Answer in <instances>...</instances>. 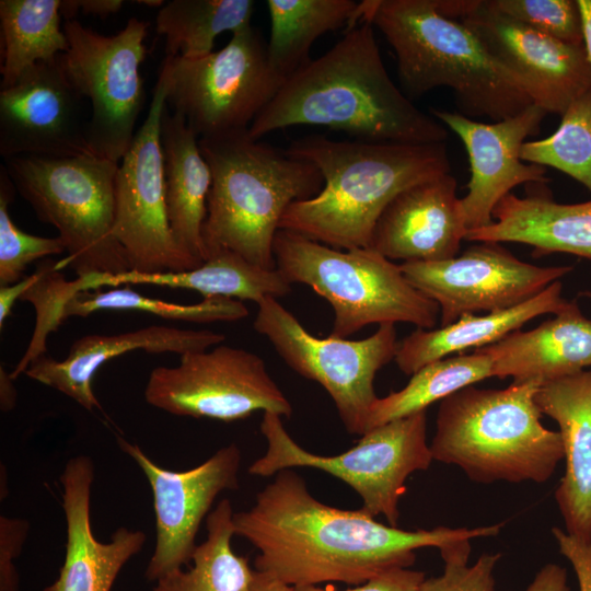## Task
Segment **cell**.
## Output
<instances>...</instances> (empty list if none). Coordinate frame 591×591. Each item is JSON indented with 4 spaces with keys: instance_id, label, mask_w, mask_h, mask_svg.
Here are the masks:
<instances>
[{
    "instance_id": "6da1fadb",
    "label": "cell",
    "mask_w": 591,
    "mask_h": 591,
    "mask_svg": "<svg viewBox=\"0 0 591 591\" xmlns=\"http://www.w3.org/2000/svg\"><path fill=\"white\" fill-rule=\"evenodd\" d=\"M233 525L235 535L259 552L255 570L298 587L327 581L359 586L389 568H408L418 548L437 547L441 556L470 552L472 538L497 535L502 524L402 530L361 509L318 501L288 468L257 494L251 509L234 512Z\"/></svg>"
},
{
    "instance_id": "7a4b0ae2",
    "label": "cell",
    "mask_w": 591,
    "mask_h": 591,
    "mask_svg": "<svg viewBox=\"0 0 591 591\" xmlns=\"http://www.w3.org/2000/svg\"><path fill=\"white\" fill-rule=\"evenodd\" d=\"M311 125L361 141L438 143L448 130L391 80L366 21L347 28L328 51L288 78L247 129L259 140L274 130Z\"/></svg>"
},
{
    "instance_id": "3957f363",
    "label": "cell",
    "mask_w": 591,
    "mask_h": 591,
    "mask_svg": "<svg viewBox=\"0 0 591 591\" xmlns=\"http://www.w3.org/2000/svg\"><path fill=\"white\" fill-rule=\"evenodd\" d=\"M286 152L314 164L324 184L315 196L291 204L279 229L338 250L369 247L378 219L397 194L450 173L444 142L336 141L313 135L294 140Z\"/></svg>"
},
{
    "instance_id": "277c9868",
    "label": "cell",
    "mask_w": 591,
    "mask_h": 591,
    "mask_svg": "<svg viewBox=\"0 0 591 591\" xmlns=\"http://www.w3.org/2000/svg\"><path fill=\"white\" fill-rule=\"evenodd\" d=\"M356 20L369 22L385 36L406 95L448 86L459 114L494 123L533 104L477 36L442 12L439 0H364L358 4Z\"/></svg>"
},
{
    "instance_id": "5b68a950",
    "label": "cell",
    "mask_w": 591,
    "mask_h": 591,
    "mask_svg": "<svg viewBox=\"0 0 591 591\" xmlns=\"http://www.w3.org/2000/svg\"><path fill=\"white\" fill-rule=\"evenodd\" d=\"M198 142L212 175L202 227L207 257L228 250L257 267L276 269L274 241L280 220L291 204L320 193L321 172L252 139L247 130Z\"/></svg>"
},
{
    "instance_id": "8992f818",
    "label": "cell",
    "mask_w": 591,
    "mask_h": 591,
    "mask_svg": "<svg viewBox=\"0 0 591 591\" xmlns=\"http://www.w3.org/2000/svg\"><path fill=\"white\" fill-rule=\"evenodd\" d=\"M537 380L501 390L467 386L441 401L430 443L433 460L477 483H544L564 459L559 431L545 428Z\"/></svg>"
},
{
    "instance_id": "52a82bcc",
    "label": "cell",
    "mask_w": 591,
    "mask_h": 591,
    "mask_svg": "<svg viewBox=\"0 0 591 591\" xmlns=\"http://www.w3.org/2000/svg\"><path fill=\"white\" fill-rule=\"evenodd\" d=\"M274 257L291 285H306L331 303L334 337L370 324L409 323L425 329L437 324L439 305L406 280L399 265L370 247L338 250L279 229Z\"/></svg>"
},
{
    "instance_id": "ba28073f",
    "label": "cell",
    "mask_w": 591,
    "mask_h": 591,
    "mask_svg": "<svg viewBox=\"0 0 591 591\" xmlns=\"http://www.w3.org/2000/svg\"><path fill=\"white\" fill-rule=\"evenodd\" d=\"M5 169L37 218L59 232L67 256L58 270L71 268L78 277L131 270L113 234L118 163L93 154L20 155Z\"/></svg>"
},
{
    "instance_id": "9c48e42d",
    "label": "cell",
    "mask_w": 591,
    "mask_h": 591,
    "mask_svg": "<svg viewBox=\"0 0 591 591\" xmlns=\"http://www.w3.org/2000/svg\"><path fill=\"white\" fill-rule=\"evenodd\" d=\"M260 432L267 450L248 467L250 474L271 476L292 467L321 470L357 491L362 499L361 510L373 518L384 515L392 526L397 525L405 480L414 472L427 470L433 460L426 439V412L373 428L350 450L329 456L299 445L278 414L264 413Z\"/></svg>"
},
{
    "instance_id": "30bf717a",
    "label": "cell",
    "mask_w": 591,
    "mask_h": 591,
    "mask_svg": "<svg viewBox=\"0 0 591 591\" xmlns=\"http://www.w3.org/2000/svg\"><path fill=\"white\" fill-rule=\"evenodd\" d=\"M266 46L251 24L206 56L165 57L160 74L166 105L198 138L247 130L283 83L268 62Z\"/></svg>"
},
{
    "instance_id": "8fae6325",
    "label": "cell",
    "mask_w": 591,
    "mask_h": 591,
    "mask_svg": "<svg viewBox=\"0 0 591 591\" xmlns=\"http://www.w3.org/2000/svg\"><path fill=\"white\" fill-rule=\"evenodd\" d=\"M149 22L130 19L115 35H102L78 20L66 21L69 48L59 56L62 69L90 102L88 142L93 155L119 163L136 135L144 102L140 65L146 58Z\"/></svg>"
},
{
    "instance_id": "7c38bea8",
    "label": "cell",
    "mask_w": 591,
    "mask_h": 591,
    "mask_svg": "<svg viewBox=\"0 0 591 591\" xmlns=\"http://www.w3.org/2000/svg\"><path fill=\"white\" fill-rule=\"evenodd\" d=\"M254 329L264 335L298 374L322 385L332 397L346 430L362 436L378 396L374 379L395 359V324H382L367 338L316 337L277 299L257 303Z\"/></svg>"
},
{
    "instance_id": "4fadbf2b",
    "label": "cell",
    "mask_w": 591,
    "mask_h": 591,
    "mask_svg": "<svg viewBox=\"0 0 591 591\" xmlns=\"http://www.w3.org/2000/svg\"><path fill=\"white\" fill-rule=\"evenodd\" d=\"M144 398L175 416L227 422L258 410L288 418L292 414L290 402L258 355L221 344L209 351L181 355L176 367L153 369Z\"/></svg>"
},
{
    "instance_id": "5bb4252c",
    "label": "cell",
    "mask_w": 591,
    "mask_h": 591,
    "mask_svg": "<svg viewBox=\"0 0 591 591\" xmlns=\"http://www.w3.org/2000/svg\"><path fill=\"white\" fill-rule=\"evenodd\" d=\"M166 85L159 74L147 117L118 163L113 234L131 270L182 271L202 263L184 251L172 233L165 200L161 119Z\"/></svg>"
},
{
    "instance_id": "9a60e30c",
    "label": "cell",
    "mask_w": 591,
    "mask_h": 591,
    "mask_svg": "<svg viewBox=\"0 0 591 591\" xmlns=\"http://www.w3.org/2000/svg\"><path fill=\"white\" fill-rule=\"evenodd\" d=\"M456 19L546 113L563 115L591 89L584 45L538 32L501 12L493 0H459Z\"/></svg>"
},
{
    "instance_id": "2e32d148",
    "label": "cell",
    "mask_w": 591,
    "mask_h": 591,
    "mask_svg": "<svg viewBox=\"0 0 591 591\" xmlns=\"http://www.w3.org/2000/svg\"><path fill=\"white\" fill-rule=\"evenodd\" d=\"M399 266L406 280L439 305L441 326L466 313L521 304L572 270L523 262L495 242H479L450 259Z\"/></svg>"
},
{
    "instance_id": "e0dca14e",
    "label": "cell",
    "mask_w": 591,
    "mask_h": 591,
    "mask_svg": "<svg viewBox=\"0 0 591 591\" xmlns=\"http://www.w3.org/2000/svg\"><path fill=\"white\" fill-rule=\"evenodd\" d=\"M117 442L140 466L151 486L157 543L144 576L158 581L192 560L196 535L213 501L220 493L239 487L241 451L231 443L200 465L176 472L157 465L138 444L123 438Z\"/></svg>"
},
{
    "instance_id": "ac0fdd59",
    "label": "cell",
    "mask_w": 591,
    "mask_h": 591,
    "mask_svg": "<svg viewBox=\"0 0 591 591\" xmlns=\"http://www.w3.org/2000/svg\"><path fill=\"white\" fill-rule=\"evenodd\" d=\"M59 56L35 63L0 90V154L5 160L92 154L85 100L68 80Z\"/></svg>"
},
{
    "instance_id": "d6986e66",
    "label": "cell",
    "mask_w": 591,
    "mask_h": 591,
    "mask_svg": "<svg viewBox=\"0 0 591 591\" xmlns=\"http://www.w3.org/2000/svg\"><path fill=\"white\" fill-rule=\"evenodd\" d=\"M431 115L454 131L470 162L467 194L460 198L467 231L493 223L497 204L524 183L545 184L546 167L524 163L520 151L529 136L537 135L547 114L532 104L520 114L495 123H482L461 114L430 108Z\"/></svg>"
},
{
    "instance_id": "ffe728a7",
    "label": "cell",
    "mask_w": 591,
    "mask_h": 591,
    "mask_svg": "<svg viewBox=\"0 0 591 591\" xmlns=\"http://www.w3.org/2000/svg\"><path fill=\"white\" fill-rule=\"evenodd\" d=\"M456 188V179L445 173L397 194L378 219L369 247L392 262L456 256L467 233Z\"/></svg>"
},
{
    "instance_id": "44dd1931",
    "label": "cell",
    "mask_w": 591,
    "mask_h": 591,
    "mask_svg": "<svg viewBox=\"0 0 591 591\" xmlns=\"http://www.w3.org/2000/svg\"><path fill=\"white\" fill-rule=\"evenodd\" d=\"M94 463L86 455L70 459L60 476L67 523L66 556L59 576L44 591H111L125 564L147 541L140 530L119 528L111 541L95 538L90 520Z\"/></svg>"
},
{
    "instance_id": "7402d4cb",
    "label": "cell",
    "mask_w": 591,
    "mask_h": 591,
    "mask_svg": "<svg viewBox=\"0 0 591 591\" xmlns=\"http://www.w3.org/2000/svg\"><path fill=\"white\" fill-rule=\"evenodd\" d=\"M225 336L211 331L152 325L116 335H86L77 339L63 360L42 355L25 370L30 379L57 390L86 410L100 408L93 378L108 360L134 350L147 352L204 351L222 344Z\"/></svg>"
},
{
    "instance_id": "603a6c76",
    "label": "cell",
    "mask_w": 591,
    "mask_h": 591,
    "mask_svg": "<svg viewBox=\"0 0 591 591\" xmlns=\"http://www.w3.org/2000/svg\"><path fill=\"white\" fill-rule=\"evenodd\" d=\"M535 401L559 426L566 470L555 499L567 533L591 542V370L541 384Z\"/></svg>"
},
{
    "instance_id": "cb8c5ba5",
    "label": "cell",
    "mask_w": 591,
    "mask_h": 591,
    "mask_svg": "<svg viewBox=\"0 0 591 591\" xmlns=\"http://www.w3.org/2000/svg\"><path fill=\"white\" fill-rule=\"evenodd\" d=\"M530 331L517 329L499 341L475 349L494 362L493 374L542 384L591 367V320L577 303Z\"/></svg>"
},
{
    "instance_id": "d4e9b609",
    "label": "cell",
    "mask_w": 591,
    "mask_h": 591,
    "mask_svg": "<svg viewBox=\"0 0 591 591\" xmlns=\"http://www.w3.org/2000/svg\"><path fill=\"white\" fill-rule=\"evenodd\" d=\"M493 218V223L467 231L465 240L523 243L534 247V256L569 253L591 258V200L559 204L548 189L525 197L510 193Z\"/></svg>"
},
{
    "instance_id": "484cf974",
    "label": "cell",
    "mask_w": 591,
    "mask_h": 591,
    "mask_svg": "<svg viewBox=\"0 0 591 591\" xmlns=\"http://www.w3.org/2000/svg\"><path fill=\"white\" fill-rule=\"evenodd\" d=\"M161 146L167 217L177 244L204 263L207 259L202 227L212 175L199 147V138L185 118L170 112L161 119Z\"/></svg>"
},
{
    "instance_id": "4316f807",
    "label": "cell",
    "mask_w": 591,
    "mask_h": 591,
    "mask_svg": "<svg viewBox=\"0 0 591 591\" xmlns=\"http://www.w3.org/2000/svg\"><path fill=\"white\" fill-rule=\"evenodd\" d=\"M561 290L563 285L557 280L515 306L484 315L466 313L439 328H417L398 341L394 360L403 373L412 375L452 354L495 344L532 318L563 310L569 301L561 297Z\"/></svg>"
},
{
    "instance_id": "83f0119b",
    "label": "cell",
    "mask_w": 591,
    "mask_h": 591,
    "mask_svg": "<svg viewBox=\"0 0 591 591\" xmlns=\"http://www.w3.org/2000/svg\"><path fill=\"white\" fill-rule=\"evenodd\" d=\"M78 290H99L105 286L150 285L198 291L204 299L223 297L252 300L256 303L267 297L275 299L291 292V283L276 269L257 267L228 250L208 254L198 267L182 271L91 274L79 276Z\"/></svg>"
},
{
    "instance_id": "f1b7e54d",
    "label": "cell",
    "mask_w": 591,
    "mask_h": 591,
    "mask_svg": "<svg viewBox=\"0 0 591 591\" xmlns=\"http://www.w3.org/2000/svg\"><path fill=\"white\" fill-rule=\"evenodd\" d=\"M270 37L267 58L285 82L311 61L315 39L337 28L357 24L359 2L354 0H268Z\"/></svg>"
},
{
    "instance_id": "f546056e",
    "label": "cell",
    "mask_w": 591,
    "mask_h": 591,
    "mask_svg": "<svg viewBox=\"0 0 591 591\" xmlns=\"http://www.w3.org/2000/svg\"><path fill=\"white\" fill-rule=\"evenodd\" d=\"M60 0H1V90L44 60L66 53L68 39L60 27Z\"/></svg>"
},
{
    "instance_id": "4dcf8cb0",
    "label": "cell",
    "mask_w": 591,
    "mask_h": 591,
    "mask_svg": "<svg viewBox=\"0 0 591 591\" xmlns=\"http://www.w3.org/2000/svg\"><path fill=\"white\" fill-rule=\"evenodd\" d=\"M493 369V359L477 350L431 362L412 374L409 382L402 390L375 399L367 417L366 432L416 413L426 412L432 403L494 376Z\"/></svg>"
},
{
    "instance_id": "1f68e13d",
    "label": "cell",
    "mask_w": 591,
    "mask_h": 591,
    "mask_svg": "<svg viewBox=\"0 0 591 591\" xmlns=\"http://www.w3.org/2000/svg\"><path fill=\"white\" fill-rule=\"evenodd\" d=\"M233 515L231 502L222 499L206 518L207 537L196 546L193 566L162 577L153 591H244L254 570L231 547Z\"/></svg>"
},
{
    "instance_id": "d6a6232c",
    "label": "cell",
    "mask_w": 591,
    "mask_h": 591,
    "mask_svg": "<svg viewBox=\"0 0 591 591\" xmlns=\"http://www.w3.org/2000/svg\"><path fill=\"white\" fill-rule=\"evenodd\" d=\"M252 0H173L157 16L165 57L199 58L212 53L216 37L251 25Z\"/></svg>"
},
{
    "instance_id": "836d02e7",
    "label": "cell",
    "mask_w": 591,
    "mask_h": 591,
    "mask_svg": "<svg viewBox=\"0 0 591 591\" xmlns=\"http://www.w3.org/2000/svg\"><path fill=\"white\" fill-rule=\"evenodd\" d=\"M103 310L140 311L189 323L235 322L248 315L247 306L236 299L213 297L195 304H179L148 298L126 287L76 293L63 308V320Z\"/></svg>"
},
{
    "instance_id": "e575fe53",
    "label": "cell",
    "mask_w": 591,
    "mask_h": 591,
    "mask_svg": "<svg viewBox=\"0 0 591 591\" xmlns=\"http://www.w3.org/2000/svg\"><path fill=\"white\" fill-rule=\"evenodd\" d=\"M520 158L524 162L552 166L580 182L591 193V89L569 105L554 134L525 141Z\"/></svg>"
},
{
    "instance_id": "d590c367",
    "label": "cell",
    "mask_w": 591,
    "mask_h": 591,
    "mask_svg": "<svg viewBox=\"0 0 591 591\" xmlns=\"http://www.w3.org/2000/svg\"><path fill=\"white\" fill-rule=\"evenodd\" d=\"M15 187L5 169L0 167V286L14 283L25 276L26 267L36 259L66 251L61 240L43 237L21 230L9 215Z\"/></svg>"
},
{
    "instance_id": "8d00e7d4",
    "label": "cell",
    "mask_w": 591,
    "mask_h": 591,
    "mask_svg": "<svg viewBox=\"0 0 591 591\" xmlns=\"http://www.w3.org/2000/svg\"><path fill=\"white\" fill-rule=\"evenodd\" d=\"M505 14L558 40L583 45L581 18L573 0H493Z\"/></svg>"
},
{
    "instance_id": "74e56055",
    "label": "cell",
    "mask_w": 591,
    "mask_h": 591,
    "mask_svg": "<svg viewBox=\"0 0 591 591\" xmlns=\"http://www.w3.org/2000/svg\"><path fill=\"white\" fill-rule=\"evenodd\" d=\"M500 554H484L474 565L467 561H444L443 573L425 579L419 591H495L494 568Z\"/></svg>"
},
{
    "instance_id": "f35d334b",
    "label": "cell",
    "mask_w": 591,
    "mask_h": 591,
    "mask_svg": "<svg viewBox=\"0 0 591 591\" xmlns=\"http://www.w3.org/2000/svg\"><path fill=\"white\" fill-rule=\"evenodd\" d=\"M28 531L26 520L0 517V591H19L14 560L22 552Z\"/></svg>"
},
{
    "instance_id": "ab89813d",
    "label": "cell",
    "mask_w": 591,
    "mask_h": 591,
    "mask_svg": "<svg viewBox=\"0 0 591 591\" xmlns=\"http://www.w3.org/2000/svg\"><path fill=\"white\" fill-rule=\"evenodd\" d=\"M425 579L421 571L405 567H393L370 578L361 586L345 591H419ZM293 588L294 591H335L332 588L317 586H298Z\"/></svg>"
},
{
    "instance_id": "60d3db41",
    "label": "cell",
    "mask_w": 591,
    "mask_h": 591,
    "mask_svg": "<svg viewBox=\"0 0 591 591\" xmlns=\"http://www.w3.org/2000/svg\"><path fill=\"white\" fill-rule=\"evenodd\" d=\"M553 534L559 552L573 567L580 591H591V542L571 536L558 528L553 529Z\"/></svg>"
},
{
    "instance_id": "b9f144b4",
    "label": "cell",
    "mask_w": 591,
    "mask_h": 591,
    "mask_svg": "<svg viewBox=\"0 0 591 591\" xmlns=\"http://www.w3.org/2000/svg\"><path fill=\"white\" fill-rule=\"evenodd\" d=\"M124 3L123 0H62L60 14L66 21L74 20L78 13L105 19L117 13Z\"/></svg>"
},
{
    "instance_id": "7bdbcfd3",
    "label": "cell",
    "mask_w": 591,
    "mask_h": 591,
    "mask_svg": "<svg viewBox=\"0 0 591 591\" xmlns=\"http://www.w3.org/2000/svg\"><path fill=\"white\" fill-rule=\"evenodd\" d=\"M525 591H569L565 568L547 564L540 569Z\"/></svg>"
},
{
    "instance_id": "ee69618b",
    "label": "cell",
    "mask_w": 591,
    "mask_h": 591,
    "mask_svg": "<svg viewBox=\"0 0 591 591\" xmlns=\"http://www.w3.org/2000/svg\"><path fill=\"white\" fill-rule=\"evenodd\" d=\"M37 273L25 276L21 280L5 286H0V328L11 314L14 303L34 285Z\"/></svg>"
},
{
    "instance_id": "f6af8a7d",
    "label": "cell",
    "mask_w": 591,
    "mask_h": 591,
    "mask_svg": "<svg viewBox=\"0 0 591 591\" xmlns=\"http://www.w3.org/2000/svg\"><path fill=\"white\" fill-rule=\"evenodd\" d=\"M244 591H294V588L268 573L254 570L253 578Z\"/></svg>"
},
{
    "instance_id": "bcb514c9",
    "label": "cell",
    "mask_w": 591,
    "mask_h": 591,
    "mask_svg": "<svg viewBox=\"0 0 591 591\" xmlns=\"http://www.w3.org/2000/svg\"><path fill=\"white\" fill-rule=\"evenodd\" d=\"M11 373L0 366V407L2 412H10L16 402V390Z\"/></svg>"
},
{
    "instance_id": "7dc6e473",
    "label": "cell",
    "mask_w": 591,
    "mask_h": 591,
    "mask_svg": "<svg viewBox=\"0 0 591 591\" xmlns=\"http://www.w3.org/2000/svg\"><path fill=\"white\" fill-rule=\"evenodd\" d=\"M577 3L581 18L583 45L591 66V0H577Z\"/></svg>"
},
{
    "instance_id": "c3c4849f",
    "label": "cell",
    "mask_w": 591,
    "mask_h": 591,
    "mask_svg": "<svg viewBox=\"0 0 591 591\" xmlns=\"http://www.w3.org/2000/svg\"><path fill=\"white\" fill-rule=\"evenodd\" d=\"M136 3H140L147 7H163L164 5V1H161V0H138L136 1Z\"/></svg>"
},
{
    "instance_id": "681fc988",
    "label": "cell",
    "mask_w": 591,
    "mask_h": 591,
    "mask_svg": "<svg viewBox=\"0 0 591 591\" xmlns=\"http://www.w3.org/2000/svg\"><path fill=\"white\" fill-rule=\"evenodd\" d=\"M582 296L591 298V291H586L582 293Z\"/></svg>"
}]
</instances>
